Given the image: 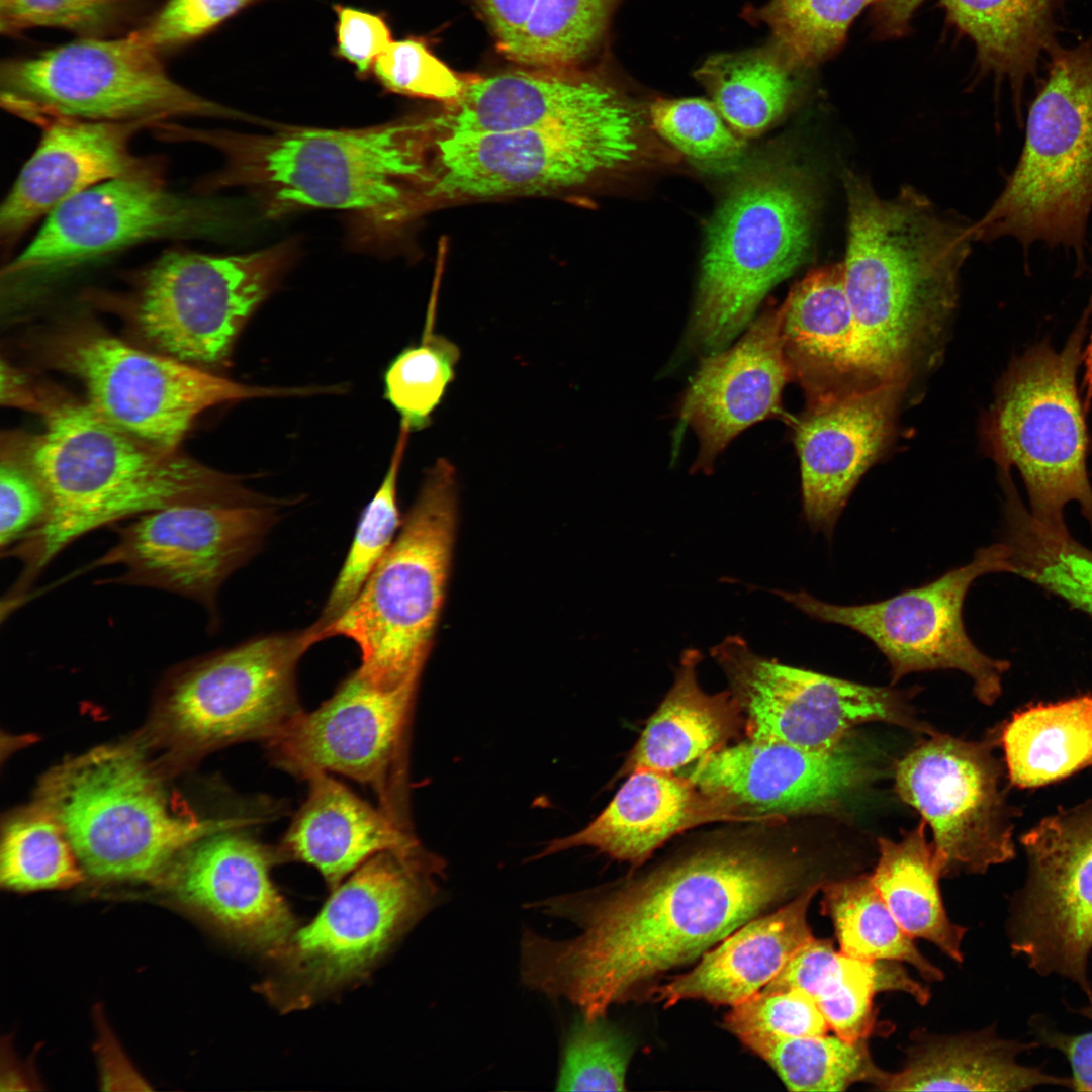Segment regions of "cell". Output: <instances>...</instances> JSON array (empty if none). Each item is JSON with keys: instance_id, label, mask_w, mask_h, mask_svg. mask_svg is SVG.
Instances as JSON below:
<instances>
[{"instance_id": "obj_4", "label": "cell", "mask_w": 1092, "mask_h": 1092, "mask_svg": "<svg viewBox=\"0 0 1092 1092\" xmlns=\"http://www.w3.org/2000/svg\"><path fill=\"white\" fill-rule=\"evenodd\" d=\"M175 138L211 146L224 158L219 170L197 182V192L244 188L269 216L299 208L341 209L390 231L429 210L430 117L266 134L179 125Z\"/></svg>"}, {"instance_id": "obj_22", "label": "cell", "mask_w": 1092, "mask_h": 1092, "mask_svg": "<svg viewBox=\"0 0 1092 1092\" xmlns=\"http://www.w3.org/2000/svg\"><path fill=\"white\" fill-rule=\"evenodd\" d=\"M993 744L933 732L897 763L896 792L930 826L942 876L983 874L1015 856L1013 809Z\"/></svg>"}, {"instance_id": "obj_57", "label": "cell", "mask_w": 1092, "mask_h": 1092, "mask_svg": "<svg viewBox=\"0 0 1092 1092\" xmlns=\"http://www.w3.org/2000/svg\"><path fill=\"white\" fill-rule=\"evenodd\" d=\"M537 0H476L503 51L520 34Z\"/></svg>"}, {"instance_id": "obj_38", "label": "cell", "mask_w": 1092, "mask_h": 1092, "mask_svg": "<svg viewBox=\"0 0 1092 1092\" xmlns=\"http://www.w3.org/2000/svg\"><path fill=\"white\" fill-rule=\"evenodd\" d=\"M795 70L778 50H757L713 56L696 77L729 126L746 139L762 133L791 105Z\"/></svg>"}, {"instance_id": "obj_52", "label": "cell", "mask_w": 1092, "mask_h": 1092, "mask_svg": "<svg viewBox=\"0 0 1092 1092\" xmlns=\"http://www.w3.org/2000/svg\"><path fill=\"white\" fill-rule=\"evenodd\" d=\"M371 76L390 92L445 105L461 97L470 79L452 71L415 37L392 41L376 60Z\"/></svg>"}, {"instance_id": "obj_34", "label": "cell", "mask_w": 1092, "mask_h": 1092, "mask_svg": "<svg viewBox=\"0 0 1092 1092\" xmlns=\"http://www.w3.org/2000/svg\"><path fill=\"white\" fill-rule=\"evenodd\" d=\"M698 649H686L673 684L649 718L620 775L639 768L675 772L721 749L745 731V717L730 690L705 692L698 679Z\"/></svg>"}, {"instance_id": "obj_36", "label": "cell", "mask_w": 1092, "mask_h": 1092, "mask_svg": "<svg viewBox=\"0 0 1092 1092\" xmlns=\"http://www.w3.org/2000/svg\"><path fill=\"white\" fill-rule=\"evenodd\" d=\"M1064 0H942L950 20L974 42L981 66L1008 80L1020 104L1026 78L1055 44Z\"/></svg>"}, {"instance_id": "obj_11", "label": "cell", "mask_w": 1092, "mask_h": 1092, "mask_svg": "<svg viewBox=\"0 0 1092 1092\" xmlns=\"http://www.w3.org/2000/svg\"><path fill=\"white\" fill-rule=\"evenodd\" d=\"M1087 318L1086 312L1060 352L1041 341L1013 360L986 415L983 438L1000 470L1019 471L1034 518L1067 527L1064 510L1077 503L1092 532L1091 439L1077 387Z\"/></svg>"}, {"instance_id": "obj_30", "label": "cell", "mask_w": 1092, "mask_h": 1092, "mask_svg": "<svg viewBox=\"0 0 1092 1092\" xmlns=\"http://www.w3.org/2000/svg\"><path fill=\"white\" fill-rule=\"evenodd\" d=\"M820 884L777 911L758 915L704 953L694 969L650 989L664 1006L698 999L736 1005L762 990L813 938L807 912Z\"/></svg>"}, {"instance_id": "obj_1", "label": "cell", "mask_w": 1092, "mask_h": 1092, "mask_svg": "<svg viewBox=\"0 0 1092 1092\" xmlns=\"http://www.w3.org/2000/svg\"><path fill=\"white\" fill-rule=\"evenodd\" d=\"M804 864L754 842L701 849L604 891L531 904L581 933L554 940L525 930L520 974L529 988L563 998L589 1021L639 987L701 958L796 890Z\"/></svg>"}, {"instance_id": "obj_3", "label": "cell", "mask_w": 1092, "mask_h": 1092, "mask_svg": "<svg viewBox=\"0 0 1092 1092\" xmlns=\"http://www.w3.org/2000/svg\"><path fill=\"white\" fill-rule=\"evenodd\" d=\"M843 182L842 264L857 332L853 385L907 383L954 307L970 226L946 218L914 189L884 199L851 172Z\"/></svg>"}, {"instance_id": "obj_35", "label": "cell", "mask_w": 1092, "mask_h": 1092, "mask_svg": "<svg viewBox=\"0 0 1092 1092\" xmlns=\"http://www.w3.org/2000/svg\"><path fill=\"white\" fill-rule=\"evenodd\" d=\"M1007 777L1018 788L1055 783L1092 765V695L1028 706L1001 728Z\"/></svg>"}, {"instance_id": "obj_9", "label": "cell", "mask_w": 1092, "mask_h": 1092, "mask_svg": "<svg viewBox=\"0 0 1092 1092\" xmlns=\"http://www.w3.org/2000/svg\"><path fill=\"white\" fill-rule=\"evenodd\" d=\"M39 803L62 826L81 868L105 881L153 880L198 838L253 822L179 814L138 753L120 746L54 769Z\"/></svg>"}, {"instance_id": "obj_5", "label": "cell", "mask_w": 1092, "mask_h": 1092, "mask_svg": "<svg viewBox=\"0 0 1092 1092\" xmlns=\"http://www.w3.org/2000/svg\"><path fill=\"white\" fill-rule=\"evenodd\" d=\"M678 160L636 102L559 126L465 134L433 130L429 208L584 191Z\"/></svg>"}, {"instance_id": "obj_8", "label": "cell", "mask_w": 1092, "mask_h": 1092, "mask_svg": "<svg viewBox=\"0 0 1092 1092\" xmlns=\"http://www.w3.org/2000/svg\"><path fill=\"white\" fill-rule=\"evenodd\" d=\"M441 867L423 850L369 858L332 890L310 923L266 956L259 993L290 1012L365 978L436 904Z\"/></svg>"}, {"instance_id": "obj_7", "label": "cell", "mask_w": 1092, "mask_h": 1092, "mask_svg": "<svg viewBox=\"0 0 1092 1092\" xmlns=\"http://www.w3.org/2000/svg\"><path fill=\"white\" fill-rule=\"evenodd\" d=\"M457 514L456 472L439 459L354 602L317 637L352 639L361 652L357 671L377 688L419 680L445 598Z\"/></svg>"}, {"instance_id": "obj_40", "label": "cell", "mask_w": 1092, "mask_h": 1092, "mask_svg": "<svg viewBox=\"0 0 1092 1092\" xmlns=\"http://www.w3.org/2000/svg\"><path fill=\"white\" fill-rule=\"evenodd\" d=\"M820 891L822 912L833 923L842 953L863 961L906 962L927 981L943 978L897 922L870 876L825 882Z\"/></svg>"}, {"instance_id": "obj_2", "label": "cell", "mask_w": 1092, "mask_h": 1092, "mask_svg": "<svg viewBox=\"0 0 1092 1092\" xmlns=\"http://www.w3.org/2000/svg\"><path fill=\"white\" fill-rule=\"evenodd\" d=\"M22 461L42 485L49 512L35 531L2 553L21 562L4 598L12 607L24 603L60 552L93 530L174 506L271 502L234 476L129 434L88 402L53 403Z\"/></svg>"}, {"instance_id": "obj_51", "label": "cell", "mask_w": 1092, "mask_h": 1092, "mask_svg": "<svg viewBox=\"0 0 1092 1092\" xmlns=\"http://www.w3.org/2000/svg\"><path fill=\"white\" fill-rule=\"evenodd\" d=\"M724 1023L739 1040L754 1036H819L829 1029L814 999L795 988L762 989L731 1006Z\"/></svg>"}, {"instance_id": "obj_31", "label": "cell", "mask_w": 1092, "mask_h": 1092, "mask_svg": "<svg viewBox=\"0 0 1092 1092\" xmlns=\"http://www.w3.org/2000/svg\"><path fill=\"white\" fill-rule=\"evenodd\" d=\"M307 781V798L277 848L281 861L299 860L314 867L334 890L347 875L380 852L421 850L406 829L328 772H316Z\"/></svg>"}, {"instance_id": "obj_45", "label": "cell", "mask_w": 1092, "mask_h": 1092, "mask_svg": "<svg viewBox=\"0 0 1092 1092\" xmlns=\"http://www.w3.org/2000/svg\"><path fill=\"white\" fill-rule=\"evenodd\" d=\"M860 984L882 991H903L919 1004L927 1003L928 990L894 961H863L836 951L831 940L812 938L764 989H800L817 1003L839 996Z\"/></svg>"}, {"instance_id": "obj_60", "label": "cell", "mask_w": 1092, "mask_h": 1092, "mask_svg": "<svg viewBox=\"0 0 1092 1092\" xmlns=\"http://www.w3.org/2000/svg\"><path fill=\"white\" fill-rule=\"evenodd\" d=\"M1083 364L1085 366V375L1083 381V385L1086 390L1085 406L1089 408L1092 401V331L1084 349Z\"/></svg>"}, {"instance_id": "obj_53", "label": "cell", "mask_w": 1092, "mask_h": 1092, "mask_svg": "<svg viewBox=\"0 0 1092 1092\" xmlns=\"http://www.w3.org/2000/svg\"><path fill=\"white\" fill-rule=\"evenodd\" d=\"M260 0H166L135 31L158 54L210 33Z\"/></svg>"}, {"instance_id": "obj_56", "label": "cell", "mask_w": 1092, "mask_h": 1092, "mask_svg": "<svg viewBox=\"0 0 1092 1092\" xmlns=\"http://www.w3.org/2000/svg\"><path fill=\"white\" fill-rule=\"evenodd\" d=\"M1034 1033L1040 1044L1059 1051L1069 1062L1073 1089L1092 1091V1031L1071 1034L1051 1028L1040 1019H1034Z\"/></svg>"}, {"instance_id": "obj_46", "label": "cell", "mask_w": 1092, "mask_h": 1092, "mask_svg": "<svg viewBox=\"0 0 1092 1092\" xmlns=\"http://www.w3.org/2000/svg\"><path fill=\"white\" fill-rule=\"evenodd\" d=\"M459 347L427 325L418 345L399 352L384 373V395L410 433L429 426L455 378Z\"/></svg>"}, {"instance_id": "obj_6", "label": "cell", "mask_w": 1092, "mask_h": 1092, "mask_svg": "<svg viewBox=\"0 0 1092 1092\" xmlns=\"http://www.w3.org/2000/svg\"><path fill=\"white\" fill-rule=\"evenodd\" d=\"M810 173L785 155L759 159L728 188L708 225L688 340L723 350L767 292L806 259L817 209Z\"/></svg>"}, {"instance_id": "obj_50", "label": "cell", "mask_w": 1092, "mask_h": 1092, "mask_svg": "<svg viewBox=\"0 0 1092 1092\" xmlns=\"http://www.w3.org/2000/svg\"><path fill=\"white\" fill-rule=\"evenodd\" d=\"M630 1046L604 1018L571 1024L556 1081L558 1091H622Z\"/></svg>"}, {"instance_id": "obj_10", "label": "cell", "mask_w": 1092, "mask_h": 1092, "mask_svg": "<svg viewBox=\"0 0 1092 1092\" xmlns=\"http://www.w3.org/2000/svg\"><path fill=\"white\" fill-rule=\"evenodd\" d=\"M1028 111L1025 143L1002 193L975 224L973 241L1010 236L1081 257L1092 208V43L1054 44Z\"/></svg>"}, {"instance_id": "obj_28", "label": "cell", "mask_w": 1092, "mask_h": 1092, "mask_svg": "<svg viewBox=\"0 0 1092 1092\" xmlns=\"http://www.w3.org/2000/svg\"><path fill=\"white\" fill-rule=\"evenodd\" d=\"M634 102L599 75L519 69L470 78L461 97L430 118L438 134L504 132L587 120Z\"/></svg>"}, {"instance_id": "obj_18", "label": "cell", "mask_w": 1092, "mask_h": 1092, "mask_svg": "<svg viewBox=\"0 0 1092 1092\" xmlns=\"http://www.w3.org/2000/svg\"><path fill=\"white\" fill-rule=\"evenodd\" d=\"M710 653L742 708L749 738L826 751L867 722L933 732L914 717L904 692L783 664L755 653L738 635Z\"/></svg>"}, {"instance_id": "obj_20", "label": "cell", "mask_w": 1092, "mask_h": 1092, "mask_svg": "<svg viewBox=\"0 0 1092 1092\" xmlns=\"http://www.w3.org/2000/svg\"><path fill=\"white\" fill-rule=\"evenodd\" d=\"M417 684L383 690L352 672L316 710H301L267 740L270 759L300 779L337 772L369 786L406 829L405 739Z\"/></svg>"}, {"instance_id": "obj_29", "label": "cell", "mask_w": 1092, "mask_h": 1092, "mask_svg": "<svg viewBox=\"0 0 1092 1092\" xmlns=\"http://www.w3.org/2000/svg\"><path fill=\"white\" fill-rule=\"evenodd\" d=\"M607 807L584 828L550 841L538 858L589 846L639 866L673 836L713 822H756L689 777L648 768L628 774Z\"/></svg>"}, {"instance_id": "obj_15", "label": "cell", "mask_w": 1092, "mask_h": 1092, "mask_svg": "<svg viewBox=\"0 0 1092 1092\" xmlns=\"http://www.w3.org/2000/svg\"><path fill=\"white\" fill-rule=\"evenodd\" d=\"M997 572L1015 573L1003 541L978 549L971 562L929 583L879 602L844 606L806 592L778 594L808 616L845 626L872 641L887 658L893 684L911 672L956 669L973 680L981 703L993 705L1010 662L986 655L973 643L963 608L973 582Z\"/></svg>"}, {"instance_id": "obj_21", "label": "cell", "mask_w": 1092, "mask_h": 1092, "mask_svg": "<svg viewBox=\"0 0 1092 1092\" xmlns=\"http://www.w3.org/2000/svg\"><path fill=\"white\" fill-rule=\"evenodd\" d=\"M1021 844L1027 873L1011 904L1010 947L1038 975L1076 984L1092 1009V799L1042 819Z\"/></svg>"}, {"instance_id": "obj_19", "label": "cell", "mask_w": 1092, "mask_h": 1092, "mask_svg": "<svg viewBox=\"0 0 1092 1092\" xmlns=\"http://www.w3.org/2000/svg\"><path fill=\"white\" fill-rule=\"evenodd\" d=\"M277 505H181L138 516L116 528L112 547L80 573L119 566L98 581L180 595L214 616L221 584L260 548L278 520Z\"/></svg>"}, {"instance_id": "obj_23", "label": "cell", "mask_w": 1092, "mask_h": 1092, "mask_svg": "<svg viewBox=\"0 0 1092 1092\" xmlns=\"http://www.w3.org/2000/svg\"><path fill=\"white\" fill-rule=\"evenodd\" d=\"M874 752L851 735L816 751L746 737L711 752L689 777L760 823L840 810L877 776Z\"/></svg>"}, {"instance_id": "obj_54", "label": "cell", "mask_w": 1092, "mask_h": 1092, "mask_svg": "<svg viewBox=\"0 0 1092 1092\" xmlns=\"http://www.w3.org/2000/svg\"><path fill=\"white\" fill-rule=\"evenodd\" d=\"M47 493L27 465L12 458L0 466V547L5 552L46 520Z\"/></svg>"}, {"instance_id": "obj_47", "label": "cell", "mask_w": 1092, "mask_h": 1092, "mask_svg": "<svg viewBox=\"0 0 1092 1092\" xmlns=\"http://www.w3.org/2000/svg\"><path fill=\"white\" fill-rule=\"evenodd\" d=\"M875 0H771L759 15L794 68L817 65L839 51L861 10Z\"/></svg>"}, {"instance_id": "obj_41", "label": "cell", "mask_w": 1092, "mask_h": 1092, "mask_svg": "<svg viewBox=\"0 0 1092 1092\" xmlns=\"http://www.w3.org/2000/svg\"><path fill=\"white\" fill-rule=\"evenodd\" d=\"M764 1060L791 1091H844L859 1082L872 1084L880 1068L867 1039L837 1035L754 1036L740 1040Z\"/></svg>"}, {"instance_id": "obj_14", "label": "cell", "mask_w": 1092, "mask_h": 1092, "mask_svg": "<svg viewBox=\"0 0 1092 1092\" xmlns=\"http://www.w3.org/2000/svg\"><path fill=\"white\" fill-rule=\"evenodd\" d=\"M53 355L59 367L80 380L87 402L102 417L168 450H177L195 419L212 406L308 392L235 382L87 327L57 337Z\"/></svg>"}, {"instance_id": "obj_17", "label": "cell", "mask_w": 1092, "mask_h": 1092, "mask_svg": "<svg viewBox=\"0 0 1092 1092\" xmlns=\"http://www.w3.org/2000/svg\"><path fill=\"white\" fill-rule=\"evenodd\" d=\"M313 644L308 629L271 634L187 663L166 687L167 725L199 749L269 740L301 711L295 672Z\"/></svg>"}, {"instance_id": "obj_42", "label": "cell", "mask_w": 1092, "mask_h": 1092, "mask_svg": "<svg viewBox=\"0 0 1092 1092\" xmlns=\"http://www.w3.org/2000/svg\"><path fill=\"white\" fill-rule=\"evenodd\" d=\"M615 0H537L520 34L502 52L540 69H572L599 42Z\"/></svg>"}, {"instance_id": "obj_55", "label": "cell", "mask_w": 1092, "mask_h": 1092, "mask_svg": "<svg viewBox=\"0 0 1092 1092\" xmlns=\"http://www.w3.org/2000/svg\"><path fill=\"white\" fill-rule=\"evenodd\" d=\"M333 8L337 17L333 55L353 65L358 77L368 78L376 60L393 41L386 18L351 6Z\"/></svg>"}, {"instance_id": "obj_25", "label": "cell", "mask_w": 1092, "mask_h": 1092, "mask_svg": "<svg viewBox=\"0 0 1092 1092\" xmlns=\"http://www.w3.org/2000/svg\"><path fill=\"white\" fill-rule=\"evenodd\" d=\"M160 123L68 118L46 120L36 149L0 208L2 253H10L40 218L77 194L117 178H164L161 159L136 155L131 141Z\"/></svg>"}, {"instance_id": "obj_48", "label": "cell", "mask_w": 1092, "mask_h": 1092, "mask_svg": "<svg viewBox=\"0 0 1092 1092\" xmlns=\"http://www.w3.org/2000/svg\"><path fill=\"white\" fill-rule=\"evenodd\" d=\"M647 114L662 141L697 162L729 168L743 154V138L729 126L712 101L657 99L649 105Z\"/></svg>"}, {"instance_id": "obj_26", "label": "cell", "mask_w": 1092, "mask_h": 1092, "mask_svg": "<svg viewBox=\"0 0 1092 1092\" xmlns=\"http://www.w3.org/2000/svg\"><path fill=\"white\" fill-rule=\"evenodd\" d=\"M905 386L851 387L808 400L795 444L803 515L814 530L832 534L852 490L890 440Z\"/></svg>"}, {"instance_id": "obj_59", "label": "cell", "mask_w": 1092, "mask_h": 1092, "mask_svg": "<svg viewBox=\"0 0 1092 1092\" xmlns=\"http://www.w3.org/2000/svg\"><path fill=\"white\" fill-rule=\"evenodd\" d=\"M923 0H875L874 20L884 36H900Z\"/></svg>"}, {"instance_id": "obj_43", "label": "cell", "mask_w": 1092, "mask_h": 1092, "mask_svg": "<svg viewBox=\"0 0 1092 1092\" xmlns=\"http://www.w3.org/2000/svg\"><path fill=\"white\" fill-rule=\"evenodd\" d=\"M410 432L399 436L384 478L363 510L346 559L323 611L308 630L314 643L320 633L335 622L354 602L370 574L392 545L401 526L397 502V480Z\"/></svg>"}, {"instance_id": "obj_13", "label": "cell", "mask_w": 1092, "mask_h": 1092, "mask_svg": "<svg viewBox=\"0 0 1092 1092\" xmlns=\"http://www.w3.org/2000/svg\"><path fill=\"white\" fill-rule=\"evenodd\" d=\"M290 244L239 255L170 249L136 270L119 307L158 352L204 367L224 363L241 329L291 259Z\"/></svg>"}, {"instance_id": "obj_16", "label": "cell", "mask_w": 1092, "mask_h": 1092, "mask_svg": "<svg viewBox=\"0 0 1092 1092\" xmlns=\"http://www.w3.org/2000/svg\"><path fill=\"white\" fill-rule=\"evenodd\" d=\"M206 194L170 190L164 178H117L70 198L1 271L10 285L57 279L141 244L217 235L225 210Z\"/></svg>"}, {"instance_id": "obj_32", "label": "cell", "mask_w": 1092, "mask_h": 1092, "mask_svg": "<svg viewBox=\"0 0 1092 1092\" xmlns=\"http://www.w3.org/2000/svg\"><path fill=\"white\" fill-rule=\"evenodd\" d=\"M780 310L791 378L799 381L808 400L846 389L841 384L844 380L847 386L846 379L853 387L857 332L843 264L810 272L793 286Z\"/></svg>"}, {"instance_id": "obj_12", "label": "cell", "mask_w": 1092, "mask_h": 1092, "mask_svg": "<svg viewBox=\"0 0 1092 1092\" xmlns=\"http://www.w3.org/2000/svg\"><path fill=\"white\" fill-rule=\"evenodd\" d=\"M1 105L38 125L56 118L157 123L177 117L241 116L173 80L136 31L80 37L0 70Z\"/></svg>"}, {"instance_id": "obj_33", "label": "cell", "mask_w": 1092, "mask_h": 1092, "mask_svg": "<svg viewBox=\"0 0 1092 1092\" xmlns=\"http://www.w3.org/2000/svg\"><path fill=\"white\" fill-rule=\"evenodd\" d=\"M1039 1044L1000 1038L993 1027L968 1035L930 1037L910 1050L902 1070L880 1069L872 1085L886 1091L1073 1089L1071 1077L1018 1062L1021 1054Z\"/></svg>"}, {"instance_id": "obj_37", "label": "cell", "mask_w": 1092, "mask_h": 1092, "mask_svg": "<svg viewBox=\"0 0 1092 1092\" xmlns=\"http://www.w3.org/2000/svg\"><path fill=\"white\" fill-rule=\"evenodd\" d=\"M925 824L922 821L900 841L880 838L879 859L870 877L906 933L932 942L961 963L966 930L952 923L944 909L938 885L941 869Z\"/></svg>"}, {"instance_id": "obj_27", "label": "cell", "mask_w": 1092, "mask_h": 1092, "mask_svg": "<svg viewBox=\"0 0 1092 1092\" xmlns=\"http://www.w3.org/2000/svg\"><path fill=\"white\" fill-rule=\"evenodd\" d=\"M789 379L780 306L753 322L732 348L704 358L680 407V422L693 428L700 442L693 469L710 471L740 432L777 416Z\"/></svg>"}, {"instance_id": "obj_44", "label": "cell", "mask_w": 1092, "mask_h": 1092, "mask_svg": "<svg viewBox=\"0 0 1092 1092\" xmlns=\"http://www.w3.org/2000/svg\"><path fill=\"white\" fill-rule=\"evenodd\" d=\"M83 881L82 868L60 823L43 808L11 820L2 836L0 883L30 892L64 889Z\"/></svg>"}, {"instance_id": "obj_39", "label": "cell", "mask_w": 1092, "mask_h": 1092, "mask_svg": "<svg viewBox=\"0 0 1092 1092\" xmlns=\"http://www.w3.org/2000/svg\"><path fill=\"white\" fill-rule=\"evenodd\" d=\"M1004 491L1003 542L1015 573L1092 616V550L1067 527L1039 522L1022 503L1014 484Z\"/></svg>"}, {"instance_id": "obj_49", "label": "cell", "mask_w": 1092, "mask_h": 1092, "mask_svg": "<svg viewBox=\"0 0 1092 1092\" xmlns=\"http://www.w3.org/2000/svg\"><path fill=\"white\" fill-rule=\"evenodd\" d=\"M156 0H0L2 33L35 27L69 30L80 37H105L131 22Z\"/></svg>"}, {"instance_id": "obj_24", "label": "cell", "mask_w": 1092, "mask_h": 1092, "mask_svg": "<svg viewBox=\"0 0 1092 1092\" xmlns=\"http://www.w3.org/2000/svg\"><path fill=\"white\" fill-rule=\"evenodd\" d=\"M226 828L184 848L166 871L175 895L243 947L269 954L298 928L270 878L277 849Z\"/></svg>"}, {"instance_id": "obj_58", "label": "cell", "mask_w": 1092, "mask_h": 1092, "mask_svg": "<svg viewBox=\"0 0 1092 1092\" xmlns=\"http://www.w3.org/2000/svg\"><path fill=\"white\" fill-rule=\"evenodd\" d=\"M1 402L6 405L42 412L51 410L53 402L44 401L28 385L25 378L9 364L1 363Z\"/></svg>"}]
</instances>
